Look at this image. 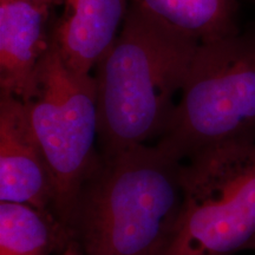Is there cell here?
I'll return each mask as SVG.
<instances>
[{
	"mask_svg": "<svg viewBox=\"0 0 255 255\" xmlns=\"http://www.w3.org/2000/svg\"><path fill=\"white\" fill-rule=\"evenodd\" d=\"M182 171L157 144L100 151L64 226L65 255H165L182 213Z\"/></svg>",
	"mask_w": 255,
	"mask_h": 255,
	"instance_id": "cell-1",
	"label": "cell"
},
{
	"mask_svg": "<svg viewBox=\"0 0 255 255\" xmlns=\"http://www.w3.org/2000/svg\"><path fill=\"white\" fill-rule=\"evenodd\" d=\"M199 45L129 4L119 34L96 65L102 154L158 141Z\"/></svg>",
	"mask_w": 255,
	"mask_h": 255,
	"instance_id": "cell-2",
	"label": "cell"
},
{
	"mask_svg": "<svg viewBox=\"0 0 255 255\" xmlns=\"http://www.w3.org/2000/svg\"><path fill=\"white\" fill-rule=\"evenodd\" d=\"M255 142V31L200 44L163 135L155 143L186 162Z\"/></svg>",
	"mask_w": 255,
	"mask_h": 255,
	"instance_id": "cell-3",
	"label": "cell"
},
{
	"mask_svg": "<svg viewBox=\"0 0 255 255\" xmlns=\"http://www.w3.org/2000/svg\"><path fill=\"white\" fill-rule=\"evenodd\" d=\"M24 104L52 176L53 216L64 231L76 196L100 157L97 83L91 73L66 65L53 37Z\"/></svg>",
	"mask_w": 255,
	"mask_h": 255,
	"instance_id": "cell-4",
	"label": "cell"
},
{
	"mask_svg": "<svg viewBox=\"0 0 255 255\" xmlns=\"http://www.w3.org/2000/svg\"><path fill=\"white\" fill-rule=\"evenodd\" d=\"M183 207L165 255H235L255 248V142L183 162Z\"/></svg>",
	"mask_w": 255,
	"mask_h": 255,
	"instance_id": "cell-5",
	"label": "cell"
},
{
	"mask_svg": "<svg viewBox=\"0 0 255 255\" xmlns=\"http://www.w3.org/2000/svg\"><path fill=\"white\" fill-rule=\"evenodd\" d=\"M0 202L24 203L53 215L55 187L23 101L0 92Z\"/></svg>",
	"mask_w": 255,
	"mask_h": 255,
	"instance_id": "cell-6",
	"label": "cell"
},
{
	"mask_svg": "<svg viewBox=\"0 0 255 255\" xmlns=\"http://www.w3.org/2000/svg\"><path fill=\"white\" fill-rule=\"evenodd\" d=\"M50 7L0 0V89L26 102L36 87L39 65L53 44Z\"/></svg>",
	"mask_w": 255,
	"mask_h": 255,
	"instance_id": "cell-7",
	"label": "cell"
},
{
	"mask_svg": "<svg viewBox=\"0 0 255 255\" xmlns=\"http://www.w3.org/2000/svg\"><path fill=\"white\" fill-rule=\"evenodd\" d=\"M65 12L53 27L57 47L69 68L91 73L119 34L128 0H64Z\"/></svg>",
	"mask_w": 255,
	"mask_h": 255,
	"instance_id": "cell-8",
	"label": "cell"
},
{
	"mask_svg": "<svg viewBox=\"0 0 255 255\" xmlns=\"http://www.w3.org/2000/svg\"><path fill=\"white\" fill-rule=\"evenodd\" d=\"M158 23L210 43L238 33V0H128Z\"/></svg>",
	"mask_w": 255,
	"mask_h": 255,
	"instance_id": "cell-9",
	"label": "cell"
},
{
	"mask_svg": "<svg viewBox=\"0 0 255 255\" xmlns=\"http://www.w3.org/2000/svg\"><path fill=\"white\" fill-rule=\"evenodd\" d=\"M64 235L51 213L24 203L0 202V255H52Z\"/></svg>",
	"mask_w": 255,
	"mask_h": 255,
	"instance_id": "cell-10",
	"label": "cell"
},
{
	"mask_svg": "<svg viewBox=\"0 0 255 255\" xmlns=\"http://www.w3.org/2000/svg\"><path fill=\"white\" fill-rule=\"evenodd\" d=\"M23 1L33 2V4L46 6V7H50V8L55 7V6H57V5L64 4V0H23Z\"/></svg>",
	"mask_w": 255,
	"mask_h": 255,
	"instance_id": "cell-11",
	"label": "cell"
}]
</instances>
